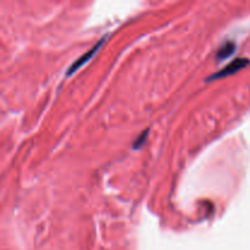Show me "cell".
Masks as SVG:
<instances>
[{"label": "cell", "mask_w": 250, "mask_h": 250, "mask_svg": "<svg viewBox=\"0 0 250 250\" xmlns=\"http://www.w3.org/2000/svg\"><path fill=\"white\" fill-rule=\"evenodd\" d=\"M248 63H249L248 59H246V58L236 59V60H233V61H232V62H229L227 66H225V67L222 68L221 71H219V72L214 73V75H212L211 77L209 78V80H215V78L226 77V76L232 75V73L237 72V71L241 70V68L246 67V66L248 65Z\"/></svg>", "instance_id": "6da1fadb"}, {"label": "cell", "mask_w": 250, "mask_h": 250, "mask_svg": "<svg viewBox=\"0 0 250 250\" xmlns=\"http://www.w3.org/2000/svg\"><path fill=\"white\" fill-rule=\"evenodd\" d=\"M104 42H105V38H103L102 41H100L99 43H97V44H95V45L93 46V48L90 49L89 51H87V53H85V54H83V55L81 56V58H78L77 60H76L75 62H73L72 65H71V67L68 68V70H67V73H66V75H67V76H68V75H72V73L75 72V71H77L78 68H80L81 66L83 65V63H85V62H87V61L89 60V59L92 58V56L94 55L95 53H97V50H98V49L100 48V46L103 45V43H104Z\"/></svg>", "instance_id": "7a4b0ae2"}, {"label": "cell", "mask_w": 250, "mask_h": 250, "mask_svg": "<svg viewBox=\"0 0 250 250\" xmlns=\"http://www.w3.org/2000/svg\"><path fill=\"white\" fill-rule=\"evenodd\" d=\"M234 50H236V44H234L233 42H226V43L219 49V51H217L216 54V58L219 59V60L229 58V56H231L232 54H233Z\"/></svg>", "instance_id": "3957f363"}, {"label": "cell", "mask_w": 250, "mask_h": 250, "mask_svg": "<svg viewBox=\"0 0 250 250\" xmlns=\"http://www.w3.org/2000/svg\"><path fill=\"white\" fill-rule=\"evenodd\" d=\"M148 133H149V129H146V131H144L143 133L141 134V136L138 137V138H137V141L134 142L133 143V148H141L142 146H143L144 143H146V137H148Z\"/></svg>", "instance_id": "277c9868"}]
</instances>
